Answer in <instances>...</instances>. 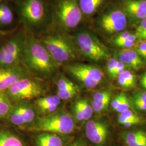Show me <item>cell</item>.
<instances>
[{
  "label": "cell",
  "mask_w": 146,
  "mask_h": 146,
  "mask_svg": "<svg viewBox=\"0 0 146 146\" xmlns=\"http://www.w3.org/2000/svg\"><path fill=\"white\" fill-rule=\"evenodd\" d=\"M22 64L31 75L40 78L50 76L58 66L40 40L31 35H26Z\"/></svg>",
  "instance_id": "6da1fadb"
},
{
  "label": "cell",
  "mask_w": 146,
  "mask_h": 146,
  "mask_svg": "<svg viewBox=\"0 0 146 146\" xmlns=\"http://www.w3.org/2000/svg\"><path fill=\"white\" fill-rule=\"evenodd\" d=\"M75 122L73 116L67 111H59L38 117L26 131H47L61 135H67L74 131Z\"/></svg>",
  "instance_id": "7a4b0ae2"
},
{
  "label": "cell",
  "mask_w": 146,
  "mask_h": 146,
  "mask_svg": "<svg viewBox=\"0 0 146 146\" xmlns=\"http://www.w3.org/2000/svg\"><path fill=\"white\" fill-rule=\"evenodd\" d=\"M58 65L68 62L76 57L73 43L64 35L56 33L48 34L40 40Z\"/></svg>",
  "instance_id": "3957f363"
},
{
  "label": "cell",
  "mask_w": 146,
  "mask_h": 146,
  "mask_svg": "<svg viewBox=\"0 0 146 146\" xmlns=\"http://www.w3.org/2000/svg\"><path fill=\"white\" fill-rule=\"evenodd\" d=\"M44 92L41 83L31 75L18 81L5 92L13 104L31 102L42 96Z\"/></svg>",
  "instance_id": "277c9868"
},
{
  "label": "cell",
  "mask_w": 146,
  "mask_h": 146,
  "mask_svg": "<svg viewBox=\"0 0 146 146\" xmlns=\"http://www.w3.org/2000/svg\"><path fill=\"white\" fill-rule=\"evenodd\" d=\"M75 41L81 52L92 60L98 62L110 57L107 47L89 31H80L76 34Z\"/></svg>",
  "instance_id": "5b68a950"
},
{
  "label": "cell",
  "mask_w": 146,
  "mask_h": 146,
  "mask_svg": "<svg viewBox=\"0 0 146 146\" xmlns=\"http://www.w3.org/2000/svg\"><path fill=\"white\" fill-rule=\"evenodd\" d=\"M26 34L20 32L0 46V67L22 64Z\"/></svg>",
  "instance_id": "8992f818"
},
{
  "label": "cell",
  "mask_w": 146,
  "mask_h": 146,
  "mask_svg": "<svg viewBox=\"0 0 146 146\" xmlns=\"http://www.w3.org/2000/svg\"><path fill=\"white\" fill-rule=\"evenodd\" d=\"M38 113L34 104L31 102L13 104L11 113L6 118L8 125L25 131L38 118Z\"/></svg>",
  "instance_id": "52a82bcc"
},
{
  "label": "cell",
  "mask_w": 146,
  "mask_h": 146,
  "mask_svg": "<svg viewBox=\"0 0 146 146\" xmlns=\"http://www.w3.org/2000/svg\"><path fill=\"white\" fill-rule=\"evenodd\" d=\"M55 13L58 22L66 29L78 26L83 14L78 0H58Z\"/></svg>",
  "instance_id": "ba28073f"
},
{
  "label": "cell",
  "mask_w": 146,
  "mask_h": 146,
  "mask_svg": "<svg viewBox=\"0 0 146 146\" xmlns=\"http://www.w3.org/2000/svg\"><path fill=\"white\" fill-rule=\"evenodd\" d=\"M21 20L29 27L38 26L46 16L45 7L42 0H21L19 5Z\"/></svg>",
  "instance_id": "9c48e42d"
},
{
  "label": "cell",
  "mask_w": 146,
  "mask_h": 146,
  "mask_svg": "<svg viewBox=\"0 0 146 146\" xmlns=\"http://www.w3.org/2000/svg\"><path fill=\"white\" fill-rule=\"evenodd\" d=\"M67 70L89 88L97 87L104 77V73L100 68L91 65L74 64L68 66Z\"/></svg>",
  "instance_id": "30bf717a"
},
{
  "label": "cell",
  "mask_w": 146,
  "mask_h": 146,
  "mask_svg": "<svg viewBox=\"0 0 146 146\" xmlns=\"http://www.w3.org/2000/svg\"><path fill=\"white\" fill-rule=\"evenodd\" d=\"M100 23L103 30L113 34L123 31L127 26V19L124 11L113 10L103 15Z\"/></svg>",
  "instance_id": "8fae6325"
},
{
  "label": "cell",
  "mask_w": 146,
  "mask_h": 146,
  "mask_svg": "<svg viewBox=\"0 0 146 146\" xmlns=\"http://www.w3.org/2000/svg\"><path fill=\"white\" fill-rule=\"evenodd\" d=\"M30 75L22 64L0 67V92L5 93L21 78Z\"/></svg>",
  "instance_id": "7c38bea8"
},
{
  "label": "cell",
  "mask_w": 146,
  "mask_h": 146,
  "mask_svg": "<svg viewBox=\"0 0 146 146\" xmlns=\"http://www.w3.org/2000/svg\"><path fill=\"white\" fill-rule=\"evenodd\" d=\"M87 138L95 146L104 145L107 140L109 130L105 123L95 120H89L85 125Z\"/></svg>",
  "instance_id": "4fadbf2b"
},
{
  "label": "cell",
  "mask_w": 146,
  "mask_h": 146,
  "mask_svg": "<svg viewBox=\"0 0 146 146\" xmlns=\"http://www.w3.org/2000/svg\"><path fill=\"white\" fill-rule=\"evenodd\" d=\"M30 134L31 146H66L62 135L47 131H35Z\"/></svg>",
  "instance_id": "5bb4252c"
},
{
  "label": "cell",
  "mask_w": 146,
  "mask_h": 146,
  "mask_svg": "<svg viewBox=\"0 0 146 146\" xmlns=\"http://www.w3.org/2000/svg\"><path fill=\"white\" fill-rule=\"evenodd\" d=\"M0 146H31L15 129L8 125H0Z\"/></svg>",
  "instance_id": "9a60e30c"
},
{
  "label": "cell",
  "mask_w": 146,
  "mask_h": 146,
  "mask_svg": "<svg viewBox=\"0 0 146 146\" xmlns=\"http://www.w3.org/2000/svg\"><path fill=\"white\" fill-rule=\"evenodd\" d=\"M61 100L57 95L47 96H41L35 100L34 104L37 112L43 116L50 115L56 113L59 106L61 104Z\"/></svg>",
  "instance_id": "2e32d148"
},
{
  "label": "cell",
  "mask_w": 146,
  "mask_h": 146,
  "mask_svg": "<svg viewBox=\"0 0 146 146\" xmlns=\"http://www.w3.org/2000/svg\"><path fill=\"white\" fill-rule=\"evenodd\" d=\"M124 12L132 19L142 20L146 18V0H124Z\"/></svg>",
  "instance_id": "e0dca14e"
},
{
  "label": "cell",
  "mask_w": 146,
  "mask_h": 146,
  "mask_svg": "<svg viewBox=\"0 0 146 146\" xmlns=\"http://www.w3.org/2000/svg\"><path fill=\"white\" fill-rule=\"evenodd\" d=\"M119 61L123 63L126 66L135 70H139L143 66V61L141 56L136 50L123 49L118 53Z\"/></svg>",
  "instance_id": "ac0fdd59"
},
{
  "label": "cell",
  "mask_w": 146,
  "mask_h": 146,
  "mask_svg": "<svg viewBox=\"0 0 146 146\" xmlns=\"http://www.w3.org/2000/svg\"><path fill=\"white\" fill-rule=\"evenodd\" d=\"M123 139L127 146H146V131L135 130L125 133Z\"/></svg>",
  "instance_id": "d6986e66"
},
{
  "label": "cell",
  "mask_w": 146,
  "mask_h": 146,
  "mask_svg": "<svg viewBox=\"0 0 146 146\" xmlns=\"http://www.w3.org/2000/svg\"><path fill=\"white\" fill-rule=\"evenodd\" d=\"M105 0H80L79 5L82 13L90 15L95 12L102 5Z\"/></svg>",
  "instance_id": "ffe728a7"
},
{
  "label": "cell",
  "mask_w": 146,
  "mask_h": 146,
  "mask_svg": "<svg viewBox=\"0 0 146 146\" xmlns=\"http://www.w3.org/2000/svg\"><path fill=\"white\" fill-rule=\"evenodd\" d=\"M13 104L5 93L0 92V120L6 119L11 113Z\"/></svg>",
  "instance_id": "44dd1931"
},
{
  "label": "cell",
  "mask_w": 146,
  "mask_h": 146,
  "mask_svg": "<svg viewBox=\"0 0 146 146\" xmlns=\"http://www.w3.org/2000/svg\"><path fill=\"white\" fill-rule=\"evenodd\" d=\"M118 84L122 88L131 89L135 86V78L133 74L129 70L123 72L117 78Z\"/></svg>",
  "instance_id": "7402d4cb"
},
{
  "label": "cell",
  "mask_w": 146,
  "mask_h": 146,
  "mask_svg": "<svg viewBox=\"0 0 146 146\" xmlns=\"http://www.w3.org/2000/svg\"><path fill=\"white\" fill-rule=\"evenodd\" d=\"M13 20L14 15L11 8L5 3L0 4V25H9Z\"/></svg>",
  "instance_id": "603a6c76"
},
{
  "label": "cell",
  "mask_w": 146,
  "mask_h": 146,
  "mask_svg": "<svg viewBox=\"0 0 146 146\" xmlns=\"http://www.w3.org/2000/svg\"><path fill=\"white\" fill-rule=\"evenodd\" d=\"M78 102L80 106V108L84 115V120H89L93 115L94 110L92 104H90L87 99H82L79 100Z\"/></svg>",
  "instance_id": "cb8c5ba5"
},
{
  "label": "cell",
  "mask_w": 146,
  "mask_h": 146,
  "mask_svg": "<svg viewBox=\"0 0 146 146\" xmlns=\"http://www.w3.org/2000/svg\"><path fill=\"white\" fill-rule=\"evenodd\" d=\"M78 87L64 76H60L57 81V90L66 91L73 89L77 88Z\"/></svg>",
  "instance_id": "d4e9b609"
},
{
  "label": "cell",
  "mask_w": 146,
  "mask_h": 146,
  "mask_svg": "<svg viewBox=\"0 0 146 146\" xmlns=\"http://www.w3.org/2000/svg\"><path fill=\"white\" fill-rule=\"evenodd\" d=\"M135 35L137 39L146 41V18L142 20L136 28Z\"/></svg>",
  "instance_id": "484cf974"
},
{
  "label": "cell",
  "mask_w": 146,
  "mask_h": 146,
  "mask_svg": "<svg viewBox=\"0 0 146 146\" xmlns=\"http://www.w3.org/2000/svg\"><path fill=\"white\" fill-rule=\"evenodd\" d=\"M79 89H73L66 91L57 90V95L61 100H68L75 96L79 93Z\"/></svg>",
  "instance_id": "4316f807"
},
{
  "label": "cell",
  "mask_w": 146,
  "mask_h": 146,
  "mask_svg": "<svg viewBox=\"0 0 146 146\" xmlns=\"http://www.w3.org/2000/svg\"><path fill=\"white\" fill-rule=\"evenodd\" d=\"M111 99V92L107 90L95 93L93 95V100L97 101L110 102Z\"/></svg>",
  "instance_id": "83f0119b"
},
{
  "label": "cell",
  "mask_w": 146,
  "mask_h": 146,
  "mask_svg": "<svg viewBox=\"0 0 146 146\" xmlns=\"http://www.w3.org/2000/svg\"><path fill=\"white\" fill-rule=\"evenodd\" d=\"M110 102L106 101V102H102V101H97L93 100L92 106L94 112L99 113L103 111L108 108Z\"/></svg>",
  "instance_id": "f1b7e54d"
},
{
  "label": "cell",
  "mask_w": 146,
  "mask_h": 146,
  "mask_svg": "<svg viewBox=\"0 0 146 146\" xmlns=\"http://www.w3.org/2000/svg\"><path fill=\"white\" fill-rule=\"evenodd\" d=\"M118 122L120 125L125 127H130L132 125H135L138 123H140L141 122V120H134V119H129L123 118L120 116H118L117 118Z\"/></svg>",
  "instance_id": "f546056e"
},
{
  "label": "cell",
  "mask_w": 146,
  "mask_h": 146,
  "mask_svg": "<svg viewBox=\"0 0 146 146\" xmlns=\"http://www.w3.org/2000/svg\"><path fill=\"white\" fill-rule=\"evenodd\" d=\"M118 62L119 60L114 58H110L108 60L107 64V71L110 76L114 73Z\"/></svg>",
  "instance_id": "4dcf8cb0"
},
{
  "label": "cell",
  "mask_w": 146,
  "mask_h": 146,
  "mask_svg": "<svg viewBox=\"0 0 146 146\" xmlns=\"http://www.w3.org/2000/svg\"><path fill=\"white\" fill-rule=\"evenodd\" d=\"M73 110V113L74 114L75 118L76 119V120L78 121H84V115L78 101H76L74 105Z\"/></svg>",
  "instance_id": "1f68e13d"
},
{
  "label": "cell",
  "mask_w": 146,
  "mask_h": 146,
  "mask_svg": "<svg viewBox=\"0 0 146 146\" xmlns=\"http://www.w3.org/2000/svg\"><path fill=\"white\" fill-rule=\"evenodd\" d=\"M130 102L129 101L128 99L127 96H125L124 98V99L123 100L122 103L120 104V106L117 107V108L116 110V111L117 113H121L125 111H126L127 110H130Z\"/></svg>",
  "instance_id": "d6a6232c"
},
{
  "label": "cell",
  "mask_w": 146,
  "mask_h": 146,
  "mask_svg": "<svg viewBox=\"0 0 146 146\" xmlns=\"http://www.w3.org/2000/svg\"><path fill=\"white\" fill-rule=\"evenodd\" d=\"M120 117L126 118V119H134V120H141V117L135 114L134 111L132 110H129L125 111L121 113H120V115H119Z\"/></svg>",
  "instance_id": "836d02e7"
},
{
  "label": "cell",
  "mask_w": 146,
  "mask_h": 146,
  "mask_svg": "<svg viewBox=\"0 0 146 146\" xmlns=\"http://www.w3.org/2000/svg\"><path fill=\"white\" fill-rule=\"evenodd\" d=\"M125 96H126V95L125 94L122 93L117 95L115 96L111 104V107L113 110H116L117 108V107L122 103L123 100L124 99Z\"/></svg>",
  "instance_id": "e575fe53"
},
{
  "label": "cell",
  "mask_w": 146,
  "mask_h": 146,
  "mask_svg": "<svg viewBox=\"0 0 146 146\" xmlns=\"http://www.w3.org/2000/svg\"><path fill=\"white\" fill-rule=\"evenodd\" d=\"M125 67H126V66L123 63L121 62L119 60L117 66L115 68V70L111 77L113 78H117L121 74H122L123 72L125 71Z\"/></svg>",
  "instance_id": "d590c367"
},
{
  "label": "cell",
  "mask_w": 146,
  "mask_h": 146,
  "mask_svg": "<svg viewBox=\"0 0 146 146\" xmlns=\"http://www.w3.org/2000/svg\"><path fill=\"white\" fill-rule=\"evenodd\" d=\"M136 52L141 58H146V41H142L136 47Z\"/></svg>",
  "instance_id": "8d00e7d4"
},
{
  "label": "cell",
  "mask_w": 146,
  "mask_h": 146,
  "mask_svg": "<svg viewBox=\"0 0 146 146\" xmlns=\"http://www.w3.org/2000/svg\"><path fill=\"white\" fill-rule=\"evenodd\" d=\"M131 33L128 31H124L120 34L119 35L116 37L114 40V43L117 45L121 42H123L125 41L128 37L130 36Z\"/></svg>",
  "instance_id": "74e56055"
},
{
  "label": "cell",
  "mask_w": 146,
  "mask_h": 146,
  "mask_svg": "<svg viewBox=\"0 0 146 146\" xmlns=\"http://www.w3.org/2000/svg\"><path fill=\"white\" fill-rule=\"evenodd\" d=\"M133 100H137L146 102V92H139L134 95Z\"/></svg>",
  "instance_id": "f35d334b"
},
{
  "label": "cell",
  "mask_w": 146,
  "mask_h": 146,
  "mask_svg": "<svg viewBox=\"0 0 146 146\" xmlns=\"http://www.w3.org/2000/svg\"><path fill=\"white\" fill-rule=\"evenodd\" d=\"M133 102L137 110L141 111H146V102L137 100H133Z\"/></svg>",
  "instance_id": "ab89813d"
},
{
  "label": "cell",
  "mask_w": 146,
  "mask_h": 146,
  "mask_svg": "<svg viewBox=\"0 0 146 146\" xmlns=\"http://www.w3.org/2000/svg\"><path fill=\"white\" fill-rule=\"evenodd\" d=\"M66 146H87L86 142L81 140V139H78L75 141H73L67 145Z\"/></svg>",
  "instance_id": "60d3db41"
},
{
  "label": "cell",
  "mask_w": 146,
  "mask_h": 146,
  "mask_svg": "<svg viewBox=\"0 0 146 146\" xmlns=\"http://www.w3.org/2000/svg\"><path fill=\"white\" fill-rule=\"evenodd\" d=\"M14 31H15L14 29H13V31H10V30L4 31V30L0 29V42L2 40L3 38H4L5 37L11 34V33Z\"/></svg>",
  "instance_id": "b9f144b4"
},
{
  "label": "cell",
  "mask_w": 146,
  "mask_h": 146,
  "mask_svg": "<svg viewBox=\"0 0 146 146\" xmlns=\"http://www.w3.org/2000/svg\"><path fill=\"white\" fill-rule=\"evenodd\" d=\"M141 84L143 87L145 88L146 87V74H145L141 79Z\"/></svg>",
  "instance_id": "7bdbcfd3"
},
{
  "label": "cell",
  "mask_w": 146,
  "mask_h": 146,
  "mask_svg": "<svg viewBox=\"0 0 146 146\" xmlns=\"http://www.w3.org/2000/svg\"><path fill=\"white\" fill-rule=\"evenodd\" d=\"M5 0H0V4L2 3H4V1Z\"/></svg>",
  "instance_id": "ee69618b"
},
{
  "label": "cell",
  "mask_w": 146,
  "mask_h": 146,
  "mask_svg": "<svg viewBox=\"0 0 146 146\" xmlns=\"http://www.w3.org/2000/svg\"><path fill=\"white\" fill-rule=\"evenodd\" d=\"M145 88H146V87H145Z\"/></svg>",
  "instance_id": "f6af8a7d"
}]
</instances>
